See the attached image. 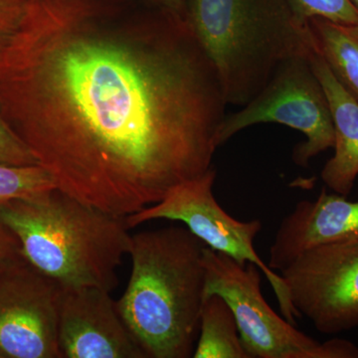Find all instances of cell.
<instances>
[{
	"label": "cell",
	"instance_id": "cell-1",
	"mask_svg": "<svg viewBox=\"0 0 358 358\" xmlns=\"http://www.w3.org/2000/svg\"><path fill=\"white\" fill-rule=\"evenodd\" d=\"M227 102L185 16L25 0L0 53V114L61 192L131 215L212 166Z\"/></svg>",
	"mask_w": 358,
	"mask_h": 358
},
{
	"label": "cell",
	"instance_id": "cell-2",
	"mask_svg": "<svg viewBox=\"0 0 358 358\" xmlns=\"http://www.w3.org/2000/svg\"><path fill=\"white\" fill-rule=\"evenodd\" d=\"M205 247L185 225L133 235L131 278L117 308L147 358L193 357L205 299Z\"/></svg>",
	"mask_w": 358,
	"mask_h": 358
},
{
	"label": "cell",
	"instance_id": "cell-3",
	"mask_svg": "<svg viewBox=\"0 0 358 358\" xmlns=\"http://www.w3.org/2000/svg\"><path fill=\"white\" fill-rule=\"evenodd\" d=\"M0 220L17 238L26 260L65 289L95 287L112 293L133 244L126 217L57 187L0 204Z\"/></svg>",
	"mask_w": 358,
	"mask_h": 358
},
{
	"label": "cell",
	"instance_id": "cell-4",
	"mask_svg": "<svg viewBox=\"0 0 358 358\" xmlns=\"http://www.w3.org/2000/svg\"><path fill=\"white\" fill-rule=\"evenodd\" d=\"M185 18L232 105H246L289 59L315 51L289 0H187Z\"/></svg>",
	"mask_w": 358,
	"mask_h": 358
},
{
	"label": "cell",
	"instance_id": "cell-5",
	"mask_svg": "<svg viewBox=\"0 0 358 358\" xmlns=\"http://www.w3.org/2000/svg\"><path fill=\"white\" fill-rule=\"evenodd\" d=\"M205 298L217 294L236 319L249 358H358V346L343 338L320 343L301 333L268 305L261 291V268L255 264L203 250Z\"/></svg>",
	"mask_w": 358,
	"mask_h": 358
},
{
	"label": "cell",
	"instance_id": "cell-6",
	"mask_svg": "<svg viewBox=\"0 0 358 358\" xmlns=\"http://www.w3.org/2000/svg\"><path fill=\"white\" fill-rule=\"evenodd\" d=\"M310 55L296 56L282 63L258 95L234 114L225 115L216 134L217 147L254 124L275 122L305 134L306 141L293 150L298 166H308L313 157L333 148L331 108Z\"/></svg>",
	"mask_w": 358,
	"mask_h": 358
},
{
	"label": "cell",
	"instance_id": "cell-7",
	"mask_svg": "<svg viewBox=\"0 0 358 358\" xmlns=\"http://www.w3.org/2000/svg\"><path fill=\"white\" fill-rule=\"evenodd\" d=\"M216 174L215 167L211 166L196 178L174 186L157 203L127 216L129 227L157 219L178 221L208 248L225 254L238 263L255 264L270 282L282 317L296 324L301 317L292 303L286 282L281 274L264 262L254 246L262 230V222L258 219L240 221L224 210L213 194Z\"/></svg>",
	"mask_w": 358,
	"mask_h": 358
},
{
	"label": "cell",
	"instance_id": "cell-8",
	"mask_svg": "<svg viewBox=\"0 0 358 358\" xmlns=\"http://www.w3.org/2000/svg\"><path fill=\"white\" fill-rule=\"evenodd\" d=\"M296 313L317 331L358 327V241L308 250L280 272Z\"/></svg>",
	"mask_w": 358,
	"mask_h": 358
},
{
	"label": "cell",
	"instance_id": "cell-9",
	"mask_svg": "<svg viewBox=\"0 0 358 358\" xmlns=\"http://www.w3.org/2000/svg\"><path fill=\"white\" fill-rule=\"evenodd\" d=\"M62 289L24 257L0 270V358H61Z\"/></svg>",
	"mask_w": 358,
	"mask_h": 358
},
{
	"label": "cell",
	"instance_id": "cell-10",
	"mask_svg": "<svg viewBox=\"0 0 358 358\" xmlns=\"http://www.w3.org/2000/svg\"><path fill=\"white\" fill-rule=\"evenodd\" d=\"M58 343L61 358H147L110 292L95 287L63 288Z\"/></svg>",
	"mask_w": 358,
	"mask_h": 358
},
{
	"label": "cell",
	"instance_id": "cell-11",
	"mask_svg": "<svg viewBox=\"0 0 358 358\" xmlns=\"http://www.w3.org/2000/svg\"><path fill=\"white\" fill-rule=\"evenodd\" d=\"M322 189L315 200H301L284 219L270 249L268 266L282 272L308 250L358 241V200Z\"/></svg>",
	"mask_w": 358,
	"mask_h": 358
},
{
	"label": "cell",
	"instance_id": "cell-12",
	"mask_svg": "<svg viewBox=\"0 0 358 358\" xmlns=\"http://www.w3.org/2000/svg\"><path fill=\"white\" fill-rule=\"evenodd\" d=\"M310 63L329 101L334 129V154L320 178L329 189L348 196L358 176V101L315 51Z\"/></svg>",
	"mask_w": 358,
	"mask_h": 358
},
{
	"label": "cell",
	"instance_id": "cell-13",
	"mask_svg": "<svg viewBox=\"0 0 358 358\" xmlns=\"http://www.w3.org/2000/svg\"><path fill=\"white\" fill-rule=\"evenodd\" d=\"M308 27L315 51L358 101V25L313 18Z\"/></svg>",
	"mask_w": 358,
	"mask_h": 358
},
{
	"label": "cell",
	"instance_id": "cell-14",
	"mask_svg": "<svg viewBox=\"0 0 358 358\" xmlns=\"http://www.w3.org/2000/svg\"><path fill=\"white\" fill-rule=\"evenodd\" d=\"M192 357L249 358L242 345L234 313L217 294L204 299Z\"/></svg>",
	"mask_w": 358,
	"mask_h": 358
},
{
	"label": "cell",
	"instance_id": "cell-15",
	"mask_svg": "<svg viewBox=\"0 0 358 358\" xmlns=\"http://www.w3.org/2000/svg\"><path fill=\"white\" fill-rule=\"evenodd\" d=\"M56 187L48 171L40 164H0V204L34 196Z\"/></svg>",
	"mask_w": 358,
	"mask_h": 358
},
{
	"label": "cell",
	"instance_id": "cell-16",
	"mask_svg": "<svg viewBox=\"0 0 358 358\" xmlns=\"http://www.w3.org/2000/svg\"><path fill=\"white\" fill-rule=\"evenodd\" d=\"M303 24L322 18L339 24L358 25V10L352 0H289Z\"/></svg>",
	"mask_w": 358,
	"mask_h": 358
},
{
	"label": "cell",
	"instance_id": "cell-17",
	"mask_svg": "<svg viewBox=\"0 0 358 358\" xmlns=\"http://www.w3.org/2000/svg\"><path fill=\"white\" fill-rule=\"evenodd\" d=\"M0 164L11 166L38 164L36 157L18 138L0 114Z\"/></svg>",
	"mask_w": 358,
	"mask_h": 358
},
{
	"label": "cell",
	"instance_id": "cell-18",
	"mask_svg": "<svg viewBox=\"0 0 358 358\" xmlns=\"http://www.w3.org/2000/svg\"><path fill=\"white\" fill-rule=\"evenodd\" d=\"M24 6L25 0H0V53L17 30Z\"/></svg>",
	"mask_w": 358,
	"mask_h": 358
},
{
	"label": "cell",
	"instance_id": "cell-19",
	"mask_svg": "<svg viewBox=\"0 0 358 358\" xmlns=\"http://www.w3.org/2000/svg\"><path fill=\"white\" fill-rule=\"evenodd\" d=\"M20 241L13 231L0 220V270L23 258Z\"/></svg>",
	"mask_w": 358,
	"mask_h": 358
},
{
	"label": "cell",
	"instance_id": "cell-20",
	"mask_svg": "<svg viewBox=\"0 0 358 358\" xmlns=\"http://www.w3.org/2000/svg\"><path fill=\"white\" fill-rule=\"evenodd\" d=\"M145 1L162 10L185 16V4L187 0H145Z\"/></svg>",
	"mask_w": 358,
	"mask_h": 358
},
{
	"label": "cell",
	"instance_id": "cell-21",
	"mask_svg": "<svg viewBox=\"0 0 358 358\" xmlns=\"http://www.w3.org/2000/svg\"><path fill=\"white\" fill-rule=\"evenodd\" d=\"M352 2L353 4H355V6L357 7V9L358 10V0H352Z\"/></svg>",
	"mask_w": 358,
	"mask_h": 358
}]
</instances>
